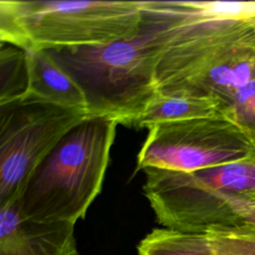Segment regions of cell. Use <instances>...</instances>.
Here are the masks:
<instances>
[{
	"label": "cell",
	"instance_id": "7",
	"mask_svg": "<svg viewBox=\"0 0 255 255\" xmlns=\"http://www.w3.org/2000/svg\"><path fill=\"white\" fill-rule=\"evenodd\" d=\"M25 52L28 88L23 97L88 112L83 91L47 50H25Z\"/></svg>",
	"mask_w": 255,
	"mask_h": 255
},
{
	"label": "cell",
	"instance_id": "6",
	"mask_svg": "<svg viewBox=\"0 0 255 255\" xmlns=\"http://www.w3.org/2000/svg\"><path fill=\"white\" fill-rule=\"evenodd\" d=\"M0 255H79L75 224L23 219L17 201L0 207Z\"/></svg>",
	"mask_w": 255,
	"mask_h": 255
},
{
	"label": "cell",
	"instance_id": "3",
	"mask_svg": "<svg viewBox=\"0 0 255 255\" xmlns=\"http://www.w3.org/2000/svg\"><path fill=\"white\" fill-rule=\"evenodd\" d=\"M140 1L0 0V41L23 50L104 45L138 34Z\"/></svg>",
	"mask_w": 255,
	"mask_h": 255
},
{
	"label": "cell",
	"instance_id": "4",
	"mask_svg": "<svg viewBox=\"0 0 255 255\" xmlns=\"http://www.w3.org/2000/svg\"><path fill=\"white\" fill-rule=\"evenodd\" d=\"M89 116L29 97L0 105V207L19 199L37 166Z\"/></svg>",
	"mask_w": 255,
	"mask_h": 255
},
{
	"label": "cell",
	"instance_id": "2",
	"mask_svg": "<svg viewBox=\"0 0 255 255\" xmlns=\"http://www.w3.org/2000/svg\"><path fill=\"white\" fill-rule=\"evenodd\" d=\"M118 125L89 116L73 128L33 172L17 200L21 217L74 224L85 218L102 190Z\"/></svg>",
	"mask_w": 255,
	"mask_h": 255
},
{
	"label": "cell",
	"instance_id": "10",
	"mask_svg": "<svg viewBox=\"0 0 255 255\" xmlns=\"http://www.w3.org/2000/svg\"><path fill=\"white\" fill-rule=\"evenodd\" d=\"M0 71V105L21 99L28 88L25 50L1 42Z\"/></svg>",
	"mask_w": 255,
	"mask_h": 255
},
{
	"label": "cell",
	"instance_id": "5",
	"mask_svg": "<svg viewBox=\"0 0 255 255\" xmlns=\"http://www.w3.org/2000/svg\"><path fill=\"white\" fill-rule=\"evenodd\" d=\"M255 151V140L223 117L162 123L148 128L136 169L192 172L238 160Z\"/></svg>",
	"mask_w": 255,
	"mask_h": 255
},
{
	"label": "cell",
	"instance_id": "1",
	"mask_svg": "<svg viewBox=\"0 0 255 255\" xmlns=\"http://www.w3.org/2000/svg\"><path fill=\"white\" fill-rule=\"evenodd\" d=\"M138 34L104 45L47 50L83 91L90 116L130 127L157 93L156 69L163 52L161 27L144 7Z\"/></svg>",
	"mask_w": 255,
	"mask_h": 255
},
{
	"label": "cell",
	"instance_id": "8",
	"mask_svg": "<svg viewBox=\"0 0 255 255\" xmlns=\"http://www.w3.org/2000/svg\"><path fill=\"white\" fill-rule=\"evenodd\" d=\"M195 173L219 191L245 224L255 225V151L238 160L196 170Z\"/></svg>",
	"mask_w": 255,
	"mask_h": 255
},
{
	"label": "cell",
	"instance_id": "9",
	"mask_svg": "<svg viewBox=\"0 0 255 255\" xmlns=\"http://www.w3.org/2000/svg\"><path fill=\"white\" fill-rule=\"evenodd\" d=\"M211 117H223L220 105L215 100L157 92L130 127L148 129L157 124Z\"/></svg>",
	"mask_w": 255,
	"mask_h": 255
},
{
	"label": "cell",
	"instance_id": "11",
	"mask_svg": "<svg viewBox=\"0 0 255 255\" xmlns=\"http://www.w3.org/2000/svg\"><path fill=\"white\" fill-rule=\"evenodd\" d=\"M197 233L216 255H255V225L211 228Z\"/></svg>",
	"mask_w": 255,
	"mask_h": 255
},
{
	"label": "cell",
	"instance_id": "12",
	"mask_svg": "<svg viewBox=\"0 0 255 255\" xmlns=\"http://www.w3.org/2000/svg\"><path fill=\"white\" fill-rule=\"evenodd\" d=\"M224 118L255 140V68L248 81L237 91Z\"/></svg>",
	"mask_w": 255,
	"mask_h": 255
}]
</instances>
